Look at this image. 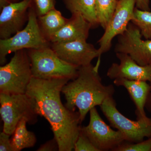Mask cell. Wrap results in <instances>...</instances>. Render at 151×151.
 <instances>
[{
  "mask_svg": "<svg viewBox=\"0 0 151 151\" xmlns=\"http://www.w3.org/2000/svg\"><path fill=\"white\" fill-rule=\"evenodd\" d=\"M27 123L25 119L21 120L12 134L11 142L14 151H20L24 149L32 147L36 143L35 134L27 129Z\"/></svg>",
  "mask_w": 151,
  "mask_h": 151,
  "instance_id": "cell-18",
  "label": "cell"
},
{
  "mask_svg": "<svg viewBox=\"0 0 151 151\" xmlns=\"http://www.w3.org/2000/svg\"><path fill=\"white\" fill-rule=\"evenodd\" d=\"M38 151H59V146L56 139L54 137L52 139L47 142L41 145L37 149Z\"/></svg>",
  "mask_w": 151,
  "mask_h": 151,
  "instance_id": "cell-25",
  "label": "cell"
},
{
  "mask_svg": "<svg viewBox=\"0 0 151 151\" xmlns=\"http://www.w3.org/2000/svg\"><path fill=\"white\" fill-rule=\"evenodd\" d=\"M74 150L75 151H99L82 132L81 129L74 145Z\"/></svg>",
  "mask_w": 151,
  "mask_h": 151,
  "instance_id": "cell-23",
  "label": "cell"
},
{
  "mask_svg": "<svg viewBox=\"0 0 151 151\" xmlns=\"http://www.w3.org/2000/svg\"><path fill=\"white\" fill-rule=\"evenodd\" d=\"M150 0H136V7L144 11H150Z\"/></svg>",
  "mask_w": 151,
  "mask_h": 151,
  "instance_id": "cell-26",
  "label": "cell"
},
{
  "mask_svg": "<svg viewBox=\"0 0 151 151\" xmlns=\"http://www.w3.org/2000/svg\"><path fill=\"white\" fill-rule=\"evenodd\" d=\"M114 84L126 88L136 106L137 119L147 118L145 105L150 90V84L147 81L129 80L117 78L113 80Z\"/></svg>",
  "mask_w": 151,
  "mask_h": 151,
  "instance_id": "cell-15",
  "label": "cell"
},
{
  "mask_svg": "<svg viewBox=\"0 0 151 151\" xmlns=\"http://www.w3.org/2000/svg\"><path fill=\"white\" fill-rule=\"evenodd\" d=\"M65 8L71 14L82 15L91 24L92 29L99 26L95 13L96 0H62Z\"/></svg>",
  "mask_w": 151,
  "mask_h": 151,
  "instance_id": "cell-17",
  "label": "cell"
},
{
  "mask_svg": "<svg viewBox=\"0 0 151 151\" xmlns=\"http://www.w3.org/2000/svg\"><path fill=\"white\" fill-rule=\"evenodd\" d=\"M90 119L86 127L81 130L99 151H114L126 138L119 130L115 131L105 123L100 117L96 107L89 111Z\"/></svg>",
  "mask_w": 151,
  "mask_h": 151,
  "instance_id": "cell-8",
  "label": "cell"
},
{
  "mask_svg": "<svg viewBox=\"0 0 151 151\" xmlns=\"http://www.w3.org/2000/svg\"><path fill=\"white\" fill-rule=\"evenodd\" d=\"M119 0H96L95 13L99 25L105 30L118 5Z\"/></svg>",
  "mask_w": 151,
  "mask_h": 151,
  "instance_id": "cell-19",
  "label": "cell"
},
{
  "mask_svg": "<svg viewBox=\"0 0 151 151\" xmlns=\"http://www.w3.org/2000/svg\"><path fill=\"white\" fill-rule=\"evenodd\" d=\"M131 22L139 28L142 36L146 40H151L150 11L142 10L135 7Z\"/></svg>",
  "mask_w": 151,
  "mask_h": 151,
  "instance_id": "cell-20",
  "label": "cell"
},
{
  "mask_svg": "<svg viewBox=\"0 0 151 151\" xmlns=\"http://www.w3.org/2000/svg\"><path fill=\"white\" fill-rule=\"evenodd\" d=\"M100 107L111 126L122 132L127 142H139L151 137V118L137 121L128 119L118 110L113 96L107 98Z\"/></svg>",
  "mask_w": 151,
  "mask_h": 151,
  "instance_id": "cell-7",
  "label": "cell"
},
{
  "mask_svg": "<svg viewBox=\"0 0 151 151\" xmlns=\"http://www.w3.org/2000/svg\"><path fill=\"white\" fill-rule=\"evenodd\" d=\"M12 3V0H0V10L5 6Z\"/></svg>",
  "mask_w": 151,
  "mask_h": 151,
  "instance_id": "cell-28",
  "label": "cell"
},
{
  "mask_svg": "<svg viewBox=\"0 0 151 151\" xmlns=\"http://www.w3.org/2000/svg\"><path fill=\"white\" fill-rule=\"evenodd\" d=\"M10 135L3 132L0 134V151H14Z\"/></svg>",
  "mask_w": 151,
  "mask_h": 151,
  "instance_id": "cell-24",
  "label": "cell"
},
{
  "mask_svg": "<svg viewBox=\"0 0 151 151\" xmlns=\"http://www.w3.org/2000/svg\"><path fill=\"white\" fill-rule=\"evenodd\" d=\"M67 78L39 79L32 77L26 94L35 100L40 116L44 117L51 127L59 151H71L81 130L79 112L69 110L60 99Z\"/></svg>",
  "mask_w": 151,
  "mask_h": 151,
  "instance_id": "cell-1",
  "label": "cell"
},
{
  "mask_svg": "<svg viewBox=\"0 0 151 151\" xmlns=\"http://www.w3.org/2000/svg\"><path fill=\"white\" fill-rule=\"evenodd\" d=\"M150 90H149V94L147 98L145 105V109L151 114V80L150 81Z\"/></svg>",
  "mask_w": 151,
  "mask_h": 151,
  "instance_id": "cell-27",
  "label": "cell"
},
{
  "mask_svg": "<svg viewBox=\"0 0 151 151\" xmlns=\"http://www.w3.org/2000/svg\"><path fill=\"white\" fill-rule=\"evenodd\" d=\"M27 50L32 77L45 80L67 78L72 80L77 76L79 67L63 60L51 46Z\"/></svg>",
  "mask_w": 151,
  "mask_h": 151,
  "instance_id": "cell-3",
  "label": "cell"
},
{
  "mask_svg": "<svg viewBox=\"0 0 151 151\" xmlns=\"http://www.w3.org/2000/svg\"><path fill=\"white\" fill-rule=\"evenodd\" d=\"M14 53L9 63L0 67V93L26 94L32 77L27 50Z\"/></svg>",
  "mask_w": 151,
  "mask_h": 151,
  "instance_id": "cell-6",
  "label": "cell"
},
{
  "mask_svg": "<svg viewBox=\"0 0 151 151\" xmlns=\"http://www.w3.org/2000/svg\"><path fill=\"white\" fill-rule=\"evenodd\" d=\"M32 0L12 2L0 10V39H6L23 29L28 19Z\"/></svg>",
  "mask_w": 151,
  "mask_h": 151,
  "instance_id": "cell-12",
  "label": "cell"
},
{
  "mask_svg": "<svg viewBox=\"0 0 151 151\" xmlns=\"http://www.w3.org/2000/svg\"><path fill=\"white\" fill-rule=\"evenodd\" d=\"M20 0H12V2H18Z\"/></svg>",
  "mask_w": 151,
  "mask_h": 151,
  "instance_id": "cell-29",
  "label": "cell"
},
{
  "mask_svg": "<svg viewBox=\"0 0 151 151\" xmlns=\"http://www.w3.org/2000/svg\"><path fill=\"white\" fill-rule=\"evenodd\" d=\"M116 56L120 63H112L108 68L107 76L114 80L124 78L150 82L151 80V64L142 66L138 64L129 55L117 52Z\"/></svg>",
  "mask_w": 151,
  "mask_h": 151,
  "instance_id": "cell-13",
  "label": "cell"
},
{
  "mask_svg": "<svg viewBox=\"0 0 151 151\" xmlns=\"http://www.w3.org/2000/svg\"><path fill=\"white\" fill-rule=\"evenodd\" d=\"M98 70L92 63L80 66L76 78L61 90L66 100L65 106L71 111L78 109L81 123L92 108L100 106L115 92L113 85L103 84Z\"/></svg>",
  "mask_w": 151,
  "mask_h": 151,
  "instance_id": "cell-2",
  "label": "cell"
},
{
  "mask_svg": "<svg viewBox=\"0 0 151 151\" xmlns=\"http://www.w3.org/2000/svg\"><path fill=\"white\" fill-rule=\"evenodd\" d=\"M50 46L61 59L78 67L91 64L99 56L98 49L84 40L52 43Z\"/></svg>",
  "mask_w": 151,
  "mask_h": 151,
  "instance_id": "cell-11",
  "label": "cell"
},
{
  "mask_svg": "<svg viewBox=\"0 0 151 151\" xmlns=\"http://www.w3.org/2000/svg\"><path fill=\"white\" fill-rule=\"evenodd\" d=\"M150 3H151V0H150Z\"/></svg>",
  "mask_w": 151,
  "mask_h": 151,
  "instance_id": "cell-30",
  "label": "cell"
},
{
  "mask_svg": "<svg viewBox=\"0 0 151 151\" xmlns=\"http://www.w3.org/2000/svg\"><path fill=\"white\" fill-rule=\"evenodd\" d=\"M139 29L132 22L127 30L118 36L115 47L116 53L122 52L129 55L138 64L145 66L151 64V40L142 39Z\"/></svg>",
  "mask_w": 151,
  "mask_h": 151,
  "instance_id": "cell-10",
  "label": "cell"
},
{
  "mask_svg": "<svg viewBox=\"0 0 151 151\" xmlns=\"http://www.w3.org/2000/svg\"><path fill=\"white\" fill-rule=\"evenodd\" d=\"M0 114L4 122L3 132L12 135L19 122L24 119L30 124L37 122V106L35 100L26 94L0 93Z\"/></svg>",
  "mask_w": 151,
  "mask_h": 151,
  "instance_id": "cell-4",
  "label": "cell"
},
{
  "mask_svg": "<svg viewBox=\"0 0 151 151\" xmlns=\"http://www.w3.org/2000/svg\"><path fill=\"white\" fill-rule=\"evenodd\" d=\"M55 0H32V6L37 16L43 15L52 9L55 8Z\"/></svg>",
  "mask_w": 151,
  "mask_h": 151,
  "instance_id": "cell-22",
  "label": "cell"
},
{
  "mask_svg": "<svg viewBox=\"0 0 151 151\" xmlns=\"http://www.w3.org/2000/svg\"><path fill=\"white\" fill-rule=\"evenodd\" d=\"M37 20L42 32L49 41L52 35L63 27L68 19L64 17L59 11L54 8L43 15L38 17Z\"/></svg>",
  "mask_w": 151,
  "mask_h": 151,
  "instance_id": "cell-16",
  "label": "cell"
},
{
  "mask_svg": "<svg viewBox=\"0 0 151 151\" xmlns=\"http://www.w3.org/2000/svg\"><path fill=\"white\" fill-rule=\"evenodd\" d=\"M50 45L51 42L40 29L37 15L31 4L25 27L9 38L0 39V64L5 65L7 55L12 52L21 50L40 49Z\"/></svg>",
  "mask_w": 151,
  "mask_h": 151,
  "instance_id": "cell-5",
  "label": "cell"
},
{
  "mask_svg": "<svg viewBox=\"0 0 151 151\" xmlns=\"http://www.w3.org/2000/svg\"><path fill=\"white\" fill-rule=\"evenodd\" d=\"M136 0H119L118 5L105 32L98 40V60L96 65L100 67L101 55L109 51L112 42L117 36L124 33L134 16Z\"/></svg>",
  "mask_w": 151,
  "mask_h": 151,
  "instance_id": "cell-9",
  "label": "cell"
},
{
  "mask_svg": "<svg viewBox=\"0 0 151 151\" xmlns=\"http://www.w3.org/2000/svg\"><path fill=\"white\" fill-rule=\"evenodd\" d=\"M114 151H151V137L137 143L123 142Z\"/></svg>",
  "mask_w": 151,
  "mask_h": 151,
  "instance_id": "cell-21",
  "label": "cell"
},
{
  "mask_svg": "<svg viewBox=\"0 0 151 151\" xmlns=\"http://www.w3.org/2000/svg\"><path fill=\"white\" fill-rule=\"evenodd\" d=\"M92 26L82 15L71 14L63 27L50 38L51 43L87 40Z\"/></svg>",
  "mask_w": 151,
  "mask_h": 151,
  "instance_id": "cell-14",
  "label": "cell"
}]
</instances>
